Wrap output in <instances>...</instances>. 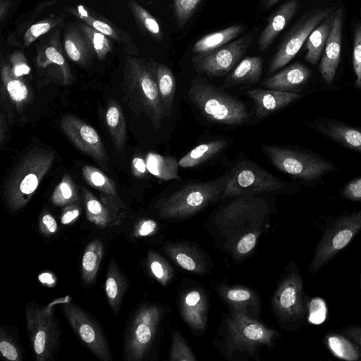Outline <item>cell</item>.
<instances>
[{
  "label": "cell",
  "instance_id": "14",
  "mask_svg": "<svg viewBox=\"0 0 361 361\" xmlns=\"http://www.w3.org/2000/svg\"><path fill=\"white\" fill-rule=\"evenodd\" d=\"M335 9V7L318 8L302 16L286 33L273 55L269 63V73H274L288 64L298 53L312 31L334 13Z\"/></svg>",
  "mask_w": 361,
  "mask_h": 361
},
{
  "label": "cell",
  "instance_id": "34",
  "mask_svg": "<svg viewBox=\"0 0 361 361\" xmlns=\"http://www.w3.org/2000/svg\"><path fill=\"white\" fill-rule=\"evenodd\" d=\"M148 172L163 180H180L178 161L173 157L149 152L145 157Z\"/></svg>",
  "mask_w": 361,
  "mask_h": 361
},
{
  "label": "cell",
  "instance_id": "37",
  "mask_svg": "<svg viewBox=\"0 0 361 361\" xmlns=\"http://www.w3.org/2000/svg\"><path fill=\"white\" fill-rule=\"evenodd\" d=\"M7 71L4 70L2 75L3 84L5 87L4 91L16 106V108L20 110L28 102L30 92L23 82L11 77Z\"/></svg>",
  "mask_w": 361,
  "mask_h": 361
},
{
  "label": "cell",
  "instance_id": "38",
  "mask_svg": "<svg viewBox=\"0 0 361 361\" xmlns=\"http://www.w3.org/2000/svg\"><path fill=\"white\" fill-rule=\"evenodd\" d=\"M51 202L57 207H65L68 204L80 202L75 184L68 174L62 178L56 185L51 197Z\"/></svg>",
  "mask_w": 361,
  "mask_h": 361
},
{
  "label": "cell",
  "instance_id": "15",
  "mask_svg": "<svg viewBox=\"0 0 361 361\" xmlns=\"http://www.w3.org/2000/svg\"><path fill=\"white\" fill-rule=\"evenodd\" d=\"M253 39L251 33L206 54H197L192 63L197 72L209 77H221L228 73L244 56Z\"/></svg>",
  "mask_w": 361,
  "mask_h": 361
},
{
  "label": "cell",
  "instance_id": "48",
  "mask_svg": "<svg viewBox=\"0 0 361 361\" xmlns=\"http://www.w3.org/2000/svg\"><path fill=\"white\" fill-rule=\"evenodd\" d=\"M157 226V223L153 219H141L135 225L133 235L136 238L151 235L156 232Z\"/></svg>",
  "mask_w": 361,
  "mask_h": 361
},
{
  "label": "cell",
  "instance_id": "50",
  "mask_svg": "<svg viewBox=\"0 0 361 361\" xmlns=\"http://www.w3.org/2000/svg\"><path fill=\"white\" fill-rule=\"evenodd\" d=\"M339 331L354 341L361 348V325L348 324L341 327Z\"/></svg>",
  "mask_w": 361,
  "mask_h": 361
},
{
  "label": "cell",
  "instance_id": "10",
  "mask_svg": "<svg viewBox=\"0 0 361 361\" xmlns=\"http://www.w3.org/2000/svg\"><path fill=\"white\" fill-rule=\"evenodd\" d=\"M129 105L137 114H143L155 130L162 126L165 118L154 69L141 66L135 68L124 87Z\"/></svg>",
  "mask_w": 361,
  "mask_h": 361
},
{
  "label": "cell",
  "instance_id": "8",
  "mask_svg": "<svg viewBox=\"0 0 361 361\" xmlns=\"http://www.w3.org/2000/svg\"><path fill=\"white\" fill-rule=\"evenodd\" d=\"M63 300L64 297L56 298L46 305L32 301L26 305L27 335L37 361L49 360L58 349L61 332L54 307Z\"/></svg>",
  "mask_w": 361,
  "mask_h": 361
},
{
  "label": "cell",
  "instance_id": "47",
  "mask_svg": "<svg viewBox=\"0 0 361 361\" xmlns=\"http://www.w3.org/2000/svg\"><path fill=\"white\" fill-rule=\"evenodd\" d=\"M39 233L45 237H51L58 231V224L54 217L48 212L42 214L39 219Z\"/></svg>",
  "mask_w": 361,
  "mask_h": 361
},
{
  "label": "cell",
  "instance_id": "44",
  "mask_svg": "<svg viewBox=\"0 0 361 361\" xmlns=\"http://www.w3.org/2000/svg\"><path fill=\"white\" fill-rule=\"evenodd\" d=\"M327 309L322 298H312L307 300V316L310 322L319 324L322 323L325 319Z\"/></svg>",
  "mask_w": 361,
  "mask_h": 361
},
{
  "label": "cell",
  "instance_id": "31",
  "mask_svg": "<svg viewBox=\"0 0 361 361\" xmlns=\"http://www.w3.org/2000/svg\"><path fill=\"white\" fill-rule=\"evenodd\" d=\"M245 29L243 25H233L219 31L209 33L199 39L193 45L192 52L197 54L209 53L233 41Z\"/></svg>",
  "mask_w": 361,
  "mask_h": 361
},
{
  "label": "cell",
  "instance_id": "7",
  "mask_svg": "<svg viewBox=\"0 0 361 361\" xmlns=\"http://www.w3.org/2000/svg\"><path fill=\"white\" fill-rule=\"evenodd\" d=\"M322 235L314 248L308 271L314 274L325 267L361 231V209L323 217Z\"/></svg>",
  "mask_w": 361,
  "mask_h": 361
},
{
  "label": "cell",
  "instance_id": "3",
  "mask_svg": "<svg viewBox=\"0 0 361 361\" xmlns=\"http://www.w3.org/2000/svg\"><path fill=\"white\" fill-rule=\"evenodd\" d=\"M271 164L306 188L323 184L324 177L338 167L326 157L309 149L263 145Z\"/></svg>",
  "mask_w": 361,
  "mask_h": 361
},
{
  "label": "cell",
  "instance_id": "6",
  "mask_svg": "<svg viewBox=\"0 0 361 361\" xmlns=\"http://www.w3.org/2000/svg\"><path fill=\"white\" fill-rule=\"evenodd\" d=\"M224 333L223 347L228 357L255 355L260 347L271 346L280 336L276 331L235 310L226 317Z\"/></svg>",
  "mask_w": 361,
  "mask_h": 361
},
{
  "label": "cell",
  "instance_id": "17",
  "mask_svg": "<svg viewBox=\"0 0 361 361\" xmlns=\"http://www.w3.org/2000/svg\"><path fill=\"white\" fill-rule=\"evenodd\" d=\"M305 125L327 139L361 154V127L328 116L317 117Z\"/></svg>",
  "mask_w": 361,
  "mask_h": 361
},
{
  "label": "cell",
  "instance_id": "27",
  "mask_svg": "<svg viewBox=\"0 0 361 361\" xmlns=\"http://www.w3.org/2000/svg\"><path fill=\"white\" fill-rule=\"evenodd\" d=\"M80 191L86 216L90 222L102 228L118 222V214L95 197L87 188L81 187Z\"/></svg>",
  "mask_w": 361,
  "mask_h": 361
},
{
  "label": "cell",
  "instance_id": "26",
  "mask_svg": "<svg viewBox=\"0 0 361 361\" xmlns=\"http://www.w3.org/2000/svg\"><path fill=\"white\" fill-rule=\"evenodd\" d=\"M128 286L126 277L118 267L115 259L111 258L109 263L104 290L108 303L116 316L119 314Z\"/></svg>",
  "mask_w": 361,
  "mask_h": 361
},
{
  "label": "cell",
  "instance_id": "36",
  "mask_svg": "<svg viewBox=\"0 0 361 361\" xmlns=\"http://www.w3.org/2000/svg\"><path fill=\"white\" fill-rule=\"evenodd\" d=\"M227 144L226 140H217L197 145L178 161L179 166L195 167L219 153Z\"/></svg>",
  "mask_w": 361,
  "mask_h": 361
},
{
  "label": "cell",
  "instance_id": "40",
  "mask_svg": "<svg viewBox=\"0 0 361 361\" xmlns=\"http://www.w3.org/2000/svg\"><path fill=\"white\" fill-rule=\"evenodd\" d=\"M0 353L10 361H21L24 357L23 349L19 342L4 327L0 328Z\"/></svg>",
  "mask_w": 361,
  "mask_h": 361
},
{
  "label": "cell",
  "instance_id": "18",
  "mask_svg": "<svg viewBox=\"0 0 361 361\" xmlns=\"http://www.w3.org/2000/svg\"><path fill=\"white\" fill-rule=\"evenodd\" d=\"M343 13V7L334 12L331 27L319 66L320 74L326 85L333 82L340 62Z\"/></svg>",
  "mask_w": 361,
  "mask_h": 361
},
{
  "label": "cell",
  "instance_id": "41",
  "mask_svg": "<svg viewBox=\"0 0 361 361\" xmlns=\"http://www.w3.org/2000/svg\"><path fill=\"white\" fill-rule=\"evenodd\" d=\"M202 0H174V13L179 28H183L195 13Z\"/></svg>",
  "mask_w": 361,
  "mask_h": 361
},
{
  "label": "cell",
  "instance_id": "32",
  "mask_svg": "<svg viewBox=\"0 0 361 361\" xmlns=\"http://www.w3.org/2000/svg\"><path fill=\"white\" fill-rule=\"evenodd\" d=\"M334 12L319 24L306 40L307 53L305 59L312 65L317 63L323 53L334 18Z\"/></svg>",
  "mask_w": 361,
  "mask_h": 361
},
{
  "label": "cell",
  "instance_id": "42",
  "mask_svg": "<svg viewBox=\"0 0 361 361\" xmlns=\"http://www.w3.org/2000/svg\"><path fill=\"white\" fill-rule=\"evenodd\" d=\"M171 361L197 360L189 345L178 331L173 334L172 345L169 355Z\"/></svg>",
  "mask_w": 361,
  "mask_h": 361
},
{
  "label": "cell",
  "instance_id": "25",
  "mask_svg": "<svg viewBox=\"0 0 361 361\" xmlns=\"http://www.w3.org/2000/svg\"><path fill=\"white\" fill-rule=\"evenodd\" d=\"M164 249L166 255L182 269L197 274L205 272L204 259L196 248L183 243H168Z\"/></svg>",
  "mask_w": 361,
  "mask_h": 361
},
{
  "label": "cell",
  "instance_id": "1",
  "mask_svg": "<svg viewBox=\"0 0 361 361\" xmlns=\"http://www.w3.org/2000/svg\"><path fill=\"white\" fill-rule=\"evenodd\" d=\"M52 149L35 147L20 158L6 180L3 200L9 213L21 211L30 202L55 159Z\"/></svg>",
  "mask_w": 361,
  "mask_h": 361
},
{
  "label": "cell",
  "instance_id": "61",
  "mask_svg": "<svg viewBox=\"0 0 361 361\" xmlns=\"http://www.w3.org/2000/svg\"><path fill=\"white\" fill-rule=\"evenodd\" d=\"M360 288H361V274H360Z\"/></svg>",
  "mask_w": 361,
  "mask_h": 361
},
{
  "label": "cell",
  "instance_id": "52",
  "mask_svg": "<svg viewBox=\"0 0 361 361\" xmlns=\"http://www.w3.org/2000/svg\"><path fill=\"white\" fill-rule=\"evenodd\" d=\"M143 22L147 30L152 34L160 36L161 30L157 21L146 12L142 13Z\"/></svg>",
  "mask_w": 361,
  "mask_h": 361
},
{
  "label": "cell",
  "instance_id": "2",
  "mask_svg": "<svg viewBox=\"0 0 361 361\" xmlns=\"http://www.w3.org/2000/svg\"><path fill=\"white\" fill-rule=\"evenodd\" d=\"M269 212L267 200L255 195L237 197L219 209L212 219L213 231L224 237L231 252L238 240L250 232H262Z\"/></svg>",
  "mask_w": 361,
  "mask_h": 361
},
{
  "label": "cell",
  "instance_id": "24",
  "mask_svg": "<svg viewBox=\"0 0 361 361\" xmlns=\"http://www.w3.org/2000/svg\"><path fill=\"white\" fill-rule=\"evenodd\" d=\"M219 294L231 310L245 313L257 319L259 312V300L257 294L250 288L243 286H221Z\"/></svg>",
  "mask_w": 361,
  "mask_h": 361
},
{
  "label": "cell",
  "instance_id": "53",
  "mask_svg": "<svg viewBox=\"0 0 361 361\" xmlns=\"http://www.w3.org/2000/svg\"><path fill=\"white\" fill-rule=\"evenodd\" d=\"M51 27L50 24L47 23H37L32 25L29 30L27 32L26 36H31L33 39L39 37L40 35L46 33Z\"/></svg>",
  "mask_w": 361,
  "mask_h": 361
},
{
  "label": "cell",
  "instance_id": "56",
  "mask_svg": "<svg viewBox=\"0 0 361 361\" xmlns=\"http://www.w3.org/2000/svg\"><path fill=\"white\" fill-rule=\"evenodd\" d=\"M92 25L96 30H99L102 34L111 35L113 33L112 28L108 24L102 21L95 20L93 22Z\"/></svg>",
  "mask_w": 361,
  "mask_h": 361
},
{
  "label": "cell",
  "instance_id": "28",
  "mask_svg": "<svg viewBox=\"0 0 361 361\" xmlns=\"http://www.w3.org/2000/svg\"><path fill=\"white\" fill-rule=\"evenodd\" d=\"M326 332L323 343L336 357L347 361H360L361 348L341 331Z\"/></svg>",
  "mask_w": 361,
  "mask_h": 361
},
{
  "label": "cell",
  "instance_id": "30",
  "mask_svg": "<svg viewBox=\"0 0 361 361\" xmlns=\"http://www.w3.org/2000/svg\"><path fill=\"white\" fill-rule=\"evenodd\" d=\"M263 63L264 60L260 56L245 57L226 78L225 85L231 87L259 82L262 74Z\"/></svg>",
  "mask_w": 361,
  "mask_h": 361
},
{
  "label": "cell",
  "instance_id": "59",
  "mask_svg": "<svg viewBox=\"0 0 361 361\" xmlns=\"http://www.w3.org/2000/svg\"><path fill=\"white\" fill-rule=\"evenodd\" d=\"M281 0H263L262 4L265 8H270Z\"/></svg>",
  "mask_w": 361,
  "mask_h": 361
},
{
  "label": "cell",
  "instance_id": "43",
  "mask_svg": "<svg viewBox=\"0 0 361 361\" xmlns=\"http://www.w3.org/2000/svg\"><path fill=\"white\" fill-rule=\"evenodd\" d=\"M353 66L356 75L355 86L361 89V23L357 25L353 39Z\"/></svg>",
  "mask_w": 361,
  "mask_h": 361
},
{
  "label": "cell",
  "instance_id": "49",
  "mask_svg": "<svg viewBox=\"0 0 361 361\" xmlns=\"http://www.w3.org/2000/svg\"><path fill=\"white\" fill-rule=\"evenodd\" d=\"M81 213L80 202H74L63 207L60 221L63 225H69L75 222Z\"/></svg>",
  "mask_w": 361,
  "mask_h": 361
},
{
  "label": "cell",
  "instance_id": "22",
  "mask_svg": "<svg viewBox=\"0 0 361 361\" xmlns=\"http://www.w3.org/2000/svg\"><path fill=\"white\" fill-rule=\"evenodd\" d=\"M82 173L86 183L99 192L102 202L119 214L120 211L124 209V204L116 191L114 182L101 170L92 166L84 165Z\"/></svg>",
  "mask_w": 361,
  "mask_h": 361
},
{
  "label": "cell",
  "instance_id": "33",
  "mask_svg": "<svg viewBox=\"0 0 361 361\" xmlns=\"http://www.w3.org/2000/svg\"><path fill=\"white\" fill-rule=\"evenodd\" d=\"M104 255L103 243L94 239L86 246L82 257L81 275L85 284L94 282Z\"/></svg>",
  "mask_w": 361,
  "mask_h": 361
},
{
  "label": "cell",
  "instance_id": "12",
  "mask_svg": "<svg viewBox=\"0 0 361 361\" xmlns=\"http://www.w3.org/2000/svg\"><path fill=\"white\" fill-rule=\"evenodd\" d=\"M307 300L302 278L295 263L291 262L272 299L278 319L286 324H302L307 316Z\"/></svg>",
  "mask_w": 361,
  "mask_h": 361
},
{
  "label": "cell",
  "instance_id": "51",
  "mask_svg": "<svg viewBox=\"0 0 361 361\" xmlns=\"http://www.w3.org/2000/svg\"><path fill=\"white\" fill-rule=\"evenodd\" d=\"M133 174L136 178H143L149 173L145 159L136 157L132 161Z\"/></svg>",
  "mask_w": 361,
  "mask_h": 361
},
{
  "label": "cell",
  "instance_id": "58",
  "mask_svg": "<svg viewBox=\"0 0 361 361\" xmlns=\"http://www.w3.org/2000/svg\"><path fill=\"white\" fill-rule=\"evenodd\" d=\"M30 68L25 63L18 64L13 68V74L16 77L27 75L30 73Z\"/></svg>",
  "mask_w": 361,
  "mask_h": 361
},
{
  "label": "cell",
  "instance_id": "20",
  "mask_svg": "<svg viewBox=\"0 0 361 361\" xmlns=\"http://www.w3.org/2000/svg\"><path fill=\"white\" fill-rule=\"evenodd\" d=\"M312 75L311 69L297 62L266 78L261 84L268 89L297 93L306 85Z\"/></svg>",
  "mask_w": 361,
  "mask_h": 361
},
{
  "label": "cell",
  "instance_id": "60",
  "mask_svg": "<svg viewBox=\"0 0 361 361\" xmlns=\"http://www.w3.org/2000/svg\"><path fill=\"white\" fill-rule=\"evenodd\" d=\"M79 11L82 14V15H85L87 16V13H86V11L83 9V8L82 6H80L79 8Z\"/></svg>",
  "mask_w": 361,
  "mask_h": 361
},
{
  "label": "cell",
  "instance_id": "21",
  "mask_svg": "<svg viewBox=\"0 0 361 361\" xmlns=\"http://www.w3.org/2000/svg\"><path fill=\"white\" fill-rule=\"evenodd\" d=\"M180 312L184 321L196 333L207 327V304L204 293L198 288L185 293L180 299Z\"/></svg>",
  "mask_w": 361,
  "mask_h": 361
},
{
  "label": "cell",
  "instance_id": "13",
  "mask_svg": "<svg viewBox=\"0 0 361 361\" xmlns=\"http://www.w3.org/2000/svg\"><path fill=\"white\" fill-rule=\"evenodd\" d=\"M63 314L80 341L99 360L112 359L109 342L96 321L85 310L72 302L66 295L59 304Z\"/></svg>",
  "mask_w": 361,
  "mask_h": 361
},
{
  "label": "cell",
  "instance_id": "11",
  "mask_svg": "<svg viewBox=\"0 0 361 361\" xmlns=\"http://www.w3.org/2000/svg\"><path fill=\"white\" fill-rule=\"evenodd\" d=\"M163 317L155 304H144L131 315L123 339V357L127 361H141L147 355Z\"/></svg>",
  "mask_w": 361,
  "mask_h": 361
},
{
  "label": "cell",
  "instance_id": "19",
  "mask_svg": "<svg viewBox=\"0 0 361 361\" xmlns=\"http://www.w3.org/2000/svg\"><path fill=\"white\" fill-rule=\"evenodd\" d=\"M247 94L254 102L255 115L259 118L267 117L302 97L298 93L271 89H250Z\"/></svg>",
  "mask_w": 361,
  "mask_h": 361
},
{
  "label": "cell",
  "instance_id": "45",
  "mask_svg": "<svg viewBox=\"0 0 361 361\" xmlns=\"http://www.w3.org/2000/svg\"><path fill=\"white\" fill-rule=\"evenodd\" d=\"M262 233L250 232L242 236L235 245L232 252L236 256L249 254L255 247L258 237Z\"/></svg>",
  "mask_w": 361,
  "mask_h": 361
},
{
  "label": "cell",
  "instance_id": "29",
  "mask_svg": "<svg viewBox=\"0 0 361 361\" xmlns=\"http://www.w3.org/2000/svg\"><path fill=\"white\" fill-rule=\"evenodd\" d=\"M105 118L114 149L116 153L121 154L125 149L127 133L125 116L119 104L111 100L106 111Z\"/></svg>",
  "mask_w": 361,
  "mask_h": 361
},
{
  "label": "cell",
  "instance_id": "46",
  "mask_svg": "<svg viewBox=\"0 0 361 361\" xmlns=\"http://www.w3.org/2000/svg\"><path fill=\"white\" fill-rule=\"evenodd\" d=\"M339 195L351 202H361V176L346 183L341 188Z\"/></svg>",
  "mask_w": 361,
  "mask_h": 361
},
{
  "label": "cell",
  "instance_id": "57",
  "mask_svg": "<svg viewBox=\"0 0 361 361\" xmlns=\"http://www.w3.org/2000/svg\"><path fill=\"white\" fill-rule=\"evenodd\" d=\"M105 38L102 33H94L93 36V44L94 49L99 51H101L105 43Z\"/></svg>",
  "mask_w": 361,
  "mask_h": 361
},
{
  "label": "cell",
  "instance_id": "9",
  "mask_svg": "<svg viewBox=\"0 0 361 361\" xmlns=\"http://www.w3.org/2000/svg\"><path fill=\"white\" fill-rule=\"evenodd\" d=\"M300 189L298 184L283 181L256 164L243 160L228 174L221 198L274 191L293 194Z\"/></svg>",
  "mask_w": 361,
  "mask_h": 361
},
{
  "label": "cell",
  "instance_id": "39",
  "mask_svg": "<svg viewBox=\"0 0 361 361\" xmlns=\"http://www.w3.org/2000/svg\"><path fill=\"white\" fill-rule=\"evenodd\" d=\"M147 265L152 276L162 286H166L173 276V270L169 264L153 250H149Z\"/></svg>",
  "mask_w": 361,
  "mask_h": 361
},
{
  "label": "cell",
  "instance_id": "5",
  "mask_svg": "<svg viewBox=\"0 0 361 361\" xmlns=\"http://www.w3.org/2000/svg\"><path fill=\"white\" fill-rule=\"evenodd\" d=\"M228 174L212 180L186 185L157 202L159 216L165 219H183L201 211L221 198Z\"/></svg>",
  "mask_w": 361,
  "mask_h": 361
},
{
  "label": "cell",
  "instance_id": "55",
  "mask_svg": "<svg viewBox=\"0 0 361 361\" xmlns=\"http://www.w3.org/2000/svg\"><path fill=\"white\" fill-rule=\"evenodd\" d=\"M65 49L68 55L73 61H78L80 60V53L71 40H66L65 42Z\"/></svg>",
  "mask_w": 361,
  "mask_h": 361
},
{
  "label": "cell",
  "instance_id": "16",
  "mask_svg": "<svg viewBox=\"0 0 361 361\" xmlns=\"http://www.w3.org/2000/svg\"><path fill=\"white\" fill-rule=\"evenodd\" d=\"M60 126L73 145L92 157L104 170L108 169V154L99 135L92 126L72 114L63 116Z\"/></svg>",
  "mask_w": 361,
  "mask_h": 361
},
{
  "label": "cell",
  "instance_id": "35",
  "mask_svg": "<svg viewBox=\"0 0 361 361\" xmlns=\"http://www.w3.org/2000/svg\"><path fill=\"white\" fill-rule=\"evenodd\" d=\"M155 76L165 118H168L172 114L176 92V79L173 72L162 64L155 67Z\"/></svg>",
  "mask_w": 361,
  "mask_h": 361
},
{
  "label": "cell",
  "instance_id": "23",
  "mask_svg": "<svg viewBox=\"0 0 361 361\" xmlns=\"http://www.w3.org/2000/svg\"><path fill=\"white\" fill-rule=\"evenodd\" d=\"M298 6V0H290L283 4L271 15L258 38L259 51H264L270 47L295 16Z\"/></svg>",
  "mask_w": 361,
  "mask_h": 361
},
{
  "label": "cell",
  "instance_id": "54",
  "mask_svg": "<svg viewBox=\"0 0 361 361\" xmlns=\"http://www.w3.org/2000/svg\"><path fill=\"white\" fill-rule=\"evenodd\" d=\"M47 59L53 63L62 66L64 64V59L62 55L54 47H48L45 51Z\"/></svg>",
  "mask_w": 361,
  "mask_h": 361
},
{
  "label": "cell",
  "instance_id": "4",
  "mask_svg": "<svg viewBox=\"0 0 361 361\" xmlns=\"http://www.w3.org/2000/svg\"><path fill=\"white\" fill-rule=\"evenodd\" d=\"M191 102L211 122L239 125L250 117L246 106L204 78L192 80L188 92Z\"/></svg>",
  "mask_w": 361,
  "mask_h": 361
}]
</instances>
